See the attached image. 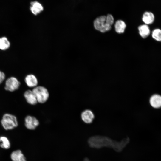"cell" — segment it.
<instances>
[{
  "label": "cell",
  "instance_id": "11",
  "mask_svg": "<svg viewBox=\"0 0 161 161\" xmlns=\"http://www.w3.org/2000/svg\"><path fill=\"white\" fill-rule=\"evenodd\" d=\"M154 19V16L151 12L146 11L143 14L142 20L145 24L148 25L152 24Z\"/></svg>",
  "mask_w": 161,
  "mask_h": 161
},
{
  "label": "cell",
  "instance_id": "4",
  "mask_svg": "<svg viewBox=\"0 0 161 161\" xmlns=\"http://www.w3.org/2000/svg\"><path fill=\"white\" fill-rule=\"evenodd\" d=\"M32 91L35 95L38 102L43 103L48 100L49 96L47 89L43 86H37L33 89Z\"/></svg>",
  "mask_w": 161,
  "mask_h": 161
},
{
  "label": "cell",
  "instance_id": "14",
  "mask_svg": "<svg viewBox=\"0 0 161 161\" xmlns=\"http://www.w3.org/2000/svg\"><path fill=\"white\" fill-rule=\"evenodd\" d=\"M138 30L140 35L143 38H146L150 34V29L147 25L145 24L139 26Z\"/></svg>",
  "mask_w": 161,
  "mask_h": 161
},
{
  "label": "cell",
  "instance_id": "2",
  "mask_svg": "<svg viewBox=\"0 0 161 161\" xmlns=\"http://www.w3.org/2000/svg\"><path fill=\"white\" fill-rule=\"evenodd\" d=\"M114 22V18L111 14L98 16L93 21L95 28L101 32H105L110 30Z\"/></svg>",
  "mask_w": 161,
  "mask_h": 161
},
{
  "label": "cell",
  "instance_id": "20",
  "mask_svg": "<svg viewBox=\"0 0 161 161\" xmlns=\"http://www.w3.org/2000/svg\"><path fill=\"white\" fill-rule=\"evenodd\" d=\"M84 161H90L88 158H86L85 159Z\"/></svg>",
  "mask_w": 161,
  "mask_h": 161
},
{
  "label": "cell",
  "instance_id": "16",
  "mask_svg": "<svg viewBox=\"0 0 161 161\" xmlns=\"http://www.w3.org/2000/svg\"><path fill=\"white\" fill-rule=\"evenodd\" d=\"M0 147L4 149H8L10 147V143L8 138L4 136L0 137Z\"/></svg>",
  "mask_w": 161,
  "mask_h": 161
},
{
  "label": "cell",
  "instance_id": "18",
  "mask_svg": "<svg viewBox=\"0 0 161 161\" xmlns=\"http://www.w3.org/2000/svg\"><path fill=\"white\" fill-rule=\"evenodd\" d=\"M152 38L158 41H161V30L156 28L154 29L152 32Z\"/></svg>",
  "mask_w": 161,
  "mask_h": 161
},
{
  "label": "cell",
  "instance_id": "7",
  "mask_svg": "<svg viewBox=\"0 0 161 161\" xmlns=\"http://www.w3.org/2000/svg\"><path fill=\"white\" fill-rule=\"evenodd\" d=\"M81 116L82 120L87 124L91 123L95 118V115L93 112L88 109L84 110L81 113Z\"/></svg>",
  "mask_w": 161,
  "mask_h": 161
},
{
  "label": "cell",
  "instance_id": "10",
  "mask_svg": "<svg viewBox=\"0 0 161 161\" xmlns=\"http://www.w3.org/2000/svg\"><path fill=\"white\" fill-rule=\"evenodd\" d=\"M30 10L32 14L37 15L40 13L44 9L42 5L37 1L31 2L30 3Z\"/></svg>",
  "mask_w": 161,
  "mask_h": 161
},
{
  "label": "cell",
  "instance_id": "8",
  "mask_svg": "<svg viewBox=\"0 0 161 161\" xmlns=\"http://www.w3.org/2000/svg\"><path fill=\"white\" fill-rule=\"evenodd\" d=\"M24 97L27 103L31 105L36 104L37 102L36 97L32 90H28L24 93Z\"/></svg>",
  "mask_w": 161,
  "mask_h": 161
},
{
  "label": "cell",
  "instance_id": "12",
  "mask_svg": "<svg viewBox=\"0 0 161 161\" xmlns=\"http://www.w3.org/2000/svg\"><path fill=\"white\" fill-rule=\"evenodd\" d=\"M151 105L155 108H158L161 107V96L158 94L152 95L149 100Z\"/></svg>",
  "mask_w": 161,
  "mask_h": 161
},
{
  "label": "cell",
  "instance_id": "19",
  "mask_svg": "<svg viewBox=\"0 0 161 161\" xmlns=\"http://www.w3.org/2000/svg\"><path fill=\"white\" fill-rule=\"evenodd\" d=\"M5 75L4 73L0 70V84L4 80Z\"/></svg>",
  "mask_w": 161,
  "mask_h": 161
},
{
  "label": "cell",
  "instance_id": "17",
  "mask_svg": "<svg viewBox=\"0 0 161 161\" xmlns=\"http://www.w3.org/2000/svg\"><path fill=\"white\" fill-rule=\"evenodd\" d=\"M10 45V42L6 37H3L0 38V49L5 50L8 49Z\"/></svg>",
  "mask_w": 161,
  "mask_h": 161
},
{
  "label": "cell",
  "instance_id": "5",
  "mask_svg": "<svg viewBox=\"0 0 161 161\" xmlns=\"http://www.w3.org/2000/svg\"><path fill=\"white\" fill-rule=\"evenodd\" d=\"M20 84V81L16 78L11 77L6 80L4 89L7 91L13 92L18 89Z\"/></svg>",
  "mask_w": 161,
  "mask_h": 161
},
{
  "label": "cell",
  "instance_id": "9",
  "mask_svg": "<svg viewBox=\"0 0 161 161\" xmlns=\"http://www.w3.org/2000/svg\"><path fill=\"white\" fill-rule=\"evenodd\" d=\"M24 81L27 86L29 87L34 88L37 86L38 80L34 75L30 74L25 77Z\"/></svg>",
  "mask_w": 161,
  "mask_h": 161
},
{
  "label": "cell",
  "instance_id": "3",
  "mask_svg": "<svg viewBox=\"0 0 161 161\" xmlns=\"http://www.w3.org/2000/svg\"><path fill=\"white\" fill-rule=\"evenodd\" d=\"M1 123L3 127L6 130H12L18 125L16 117L10 113H5L3 115Z\"/></svg>",
  "mask_w": 161,
  "mask_h": 161
},
{
  "label": "cell",
  "instance_id": "13",
  "mask_svg": "<svg viewBox=\"0 0 161 161\" xmlns=\"http://www.w3.org/2000/svg\"><path fill=\"white\" fill-rule=\"evenodd\" d=\"M10 158L12 161H26L25 157L19 150L13 151L11 154Z\"/></svg>",
  "mask_w": 161,
  "mask_h": 161
},
{
  "label": "cell",
  "instance_id": "15",
  "mask_svg": "<svg viewBox=\"0 0 161 161\" xmlns=\"http://www.w3.org/2000/svg\"><path fill=\"white\" fill-rule=\"evenodd\" d=\"M126 27V24L123 20L119 19L115 22L114 24L115 30L119 34L123 33L124 32Z\"/></svg>",
  "mask_w": 161,
  "mask_h": 161
},
{
  "label": "cell",
  "instance_id": "6",
  "mask_svg": "<svg viewBox=\"0 0 161 161\" xmlns=\"http://www.w3.org/2000/svg\"><path fill=\"white\" fill-rule=\"evenodd\" d=\"M39 123L38 120L33 116L28 115L25 117V126L28 129H35L38 126Z\"/></svg>",
  "mask_w": 161,
  "mask_h": 161
},
{
  "label": "cell",
  "instance_id": "1",
  "mask_svg": "<svg viewBox=\"0 0 161 161\" xmlns=\"http://www.w3.org/2000/svg\"><path fill=\"white\" fill-rule=\"evenodd\" d=\"M129 140L127 138L118 142L106 137L96 136L91 137L88 140V143L93 148H99L103 146H110L117 151H120L128 143Z\"/></svg>",
  "mask_w": 161,
  "mask_h": 161
}]
</instances>
